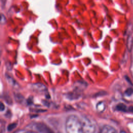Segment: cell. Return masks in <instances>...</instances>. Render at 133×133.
Listing matches in <instances>:
<instances>
[{
	"label": "cell",
	"mask_w": 133,
	"mask_h": 133,
	"mask_svg": "<svg viewBox=\"0 0 133 133\" xmlns=\"http://www.w3.org/2000/svg\"><path fill=\"white\" fill-rule=\"evenodd\" d=\"M120 133H126V132L125 131H121L120 132Z\"/></svg>",
	"instance_id": "4fadbf2b"
},
{
	"label": "cell",
	"mask_w": 133,
	"mask_h": 133,
	"mask_svg": "<svg viewBox=\"0 0 133 133\" xmlns=\"http://www.w3.org/2000/svg\"><path fill=\"white\" fill-rule=\"evenodd\" d=\"M25 133H36V132H34V131H27V132H25Z\"/></svg>",
	"instance_id": "7c38bea8"
},
{
	"label": "cell",
	"mask_w": 133,
	"mask_h": 133,
	"mask_svg": "<svg viewBox=\"0 0 133 133\" xmlns=\"http://www.w3.org/2000/svg\"><path fill=\"white\" fill-rule=\"evenodd\" d=\"M116 110L122 112L128 111V108L124 103H119L116 107Z\"/></svg>",
	"instance_id": "277c9868"
},
{
	"label": "cell",
	"mask_w": 133,
	"mask_h": 133,
	"mask_svg": "<svg viewBox=\"0 0 133 133\" xmlns=\"http://www.w3.org/2000/svg\"><path fill=\"white\" fill-rule=\"evenodd\" d=\"M84 133H95L96 125L91 119L86 116H83L81 119Z\"/></svg>",
	"instance_id": "7a4b0ae2"
},
{
	"label": "cell",
	"mask_w": 133,
	"mask_h": 133,
	"mask_svg": "<svg viewBox=\"0 0 133 133\" xmlns=\"http://www.w3.org/2000/svg\"><path fill=\"white\" fill-rule=\"evenodd\" d=\"M105 108V105L104 103L103 102H99L97 105V110L100 112H103Z\"/></svg>",
	"instance_id": "8992f818"
},
{
	"label": "cell",
	"mask_w": 133,
	"mask_h": 133,
	"mask_svg": "<svg viewBox=\"0 0 133 133\" xmlns=\"http://www.w3.org/2000/svg\"><path fill=\"white\" fill-rule=\"evenodd\" d=\"M16 126V124H15V123H13V124H10V125L8 126V130L9 131L13 129L14 128H15Z\"/></svg>",
	"instance_id": "ba28073f"
},
{
	"label": "cell",
	"mask_w": 133,
	"mask_h": 133,
	"mask_svg": "<svg viewBox=\"0 0 133 133\" xmlns=\"http://www.w3.org/2000/svg\"><path fill=\"white\" fill-rule=\"evenodd\" d=\"M66 133H84L81 119L75 115L69 116L65 123Z\"/></svg>",
	"instance_id": "6da1fadb"
},
{
	"label": "cell",
	"mask_w": 133,
	"mask_h": 133,
	"mask_svg": "<svg viewBox=\"0 0 133 133\" xmlns=\"http://www.w3.org/2000/svg\"><path fill=\"white\" fill-rule=\"evenodd\" d=\"M99 133H117V132L116 129L113 127L108 125H105L101 128Z\"/></svg>",
	"instance_id": "3957f363"
},
{
	"label": "cell",
	"mask_w": 133,
	"mask_h": 133,
	"mask_svg": "<svg viewBox=\"0 0 133 133\" xmlns=\"http://www.w3.org/2000/svg\"><path fill=\"white\" fill-rule=\"evenodd\" d=\"M5 109V106L3 104V103L2 102L1 103V106H0V109H1V111H3Z\"/></svg>",
	"instance_id": "30bf717a"
},
{
	"label": "cell",
	"mask_w": 133,
	"mask_h": 133,
	"mask_svg": "<svg viewBox=\"0 0 133 133\" xmlns=\"http://www.w3.org/2000/svg\"><path fill=\"white\" fill-rule=\"evenodd\" d=\"M33 88L37 91H43L46 89V87L43 85V84H34L33 85Z\"/></svg>",
	"instance_id": "5b68a950"
},
{
	"label": "cell",
	"mask_w": 133,
	"mask_h": 133,
	"mask_svg": "<svg viewBox=\"0 0 133 133\" xmlns=\"http://www.w3.org/2000/svg\"><path fill=\"white\" fill-rule=\"evenodd\" d=\"M125 94L127 96H130L133 94V89L132 88H127L125 91Z\"/></svg>",
	"instance_id": "52a82bcc"
},
{
	"label": "cell",
	"mask_w": 133,
	"mask_h": 133,
	"mask_svg": "<svg viewBox=\"0 0 133 133\" xmlns=\"http://www.w3.org/2000/svg\"><path fill=\"white\" fill-rule=\"evenodd\" d=\"M5 21H6V19H5V16H4L3 14H1V23L2 24H4L5 23Z\"/></svg>",
	"instance_id": "9c48e42d"
},
{
	"label": "cell",
	"mask_w": 133,
	"mask_h": 133,
	"mask_svg": "<svg viewBox=\"0 0 133 133\" xmlns=\"http://www.w3.org/2000/svg\"><path fill=\"white\" fill-rule=\"evenodd\" d=\"M128 112H133V107H128Z\"/></svg>",
	"instance_id": "8fae6325"
}]
</instances>
